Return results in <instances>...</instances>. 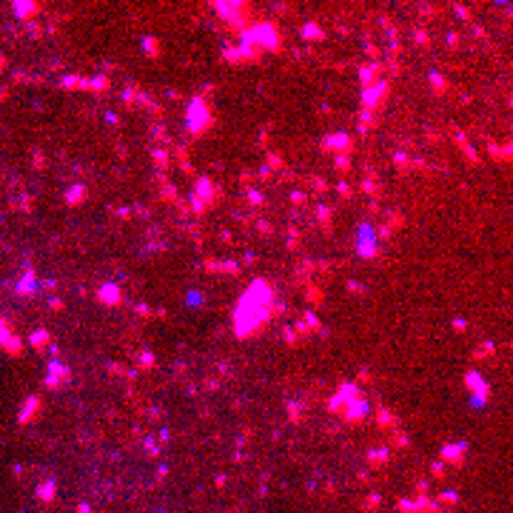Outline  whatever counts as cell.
Returning <instances> with one entry per match:
<instances>
[{
    "label": "cell",
    "mask_w": 513,
    "mask_h": 513,
    "mask_svg": "<svg viewBox=\"0 0 513 513\" xmlns=\"http://www.w3.org/2000/svg\"><path fill=\"white\" fill-rule=\"evenodd\" d=\"M359 254L362 257H374L377 254V245H374V231H371V225L365 223V225H359Z\"/></svg>",
    "instance_id": "6da1fadb"
},
{
    "label": "cell",
    "mask_w": 513,
    "mask_h": 513,
    "mask_svg": "<svg viewBox=\"0 0 513 513\" xmlns=\"http://www.w3.org/2000/svg\"><path fill=\"white\" fill-rule=\"evenodd\" d=\"M49 374H51L49 388H57L63 379H68V368L63 362H57V359H51V362H49Z\"/></svg>",
    "instance_id": "7a4b0ae2"
},
{
    "label": "cell",
    "mask_w": 513,
    "mask_h": 513,
    "mask_svg": "<svg viewBox=\"0 0 513 513\" xmlns=\"http://www.w3.org/2000/svg\"><path fill=\"white\" fill-rule=\"evenodd\" d=\"M462 456H465V442H447V445H442V459L462 462Z\"/></svg>",
    "instance_id": "3957f363"
},
{
    "label": "cell",
    "mask_w": 513,
    "mask_h": 513,
    "mask_svg": "<svg viewBox=\"0 0 513 513\" xmlns=\"http://www.w3.org/2000/svg\"><path fill=\"white\" fill-rule=\"evenodd\" d=\"M322 143H325V149H334V151H348L351 149V137H348V134H331V137H325Z\"/></svg>",
    "instance_id": "277c9868"
},
{
    "label": "cell",
    "mask_w": 513,
    "mask_h": 513,
    "mask_svg": "<svg viewBox=\"0 0 513 513\" xmlns=\"http://www.w3.org/2000/svg\"><path fill=\"white\" fill-rule=\"evenodd\" d=\"M365 414H368V402H365V399H354V402L348 405V419H351V422H359Z\"/></svg>",
    "instance_id": "5b68a950"
},
{
    "label": "cell",
    "mask_w": 513,
    "mask_h": 513,
    "mask_svg": "<svg viewBox=\"0 0 513 513\" xmlns=\"http://www.w3.org/2000/svg\"><path fill=\"white\" fill-rule=\"evenodd\" d=\"M100 299L109 302V305H117V302H120V288H117L114 282H106V285L100 288Z\"/></svg>",
    "instance_id": "8992f818"
},
{
    "label": "cell",
    "mask_w": 513,
    "mask_h": 513,
    "mask_svg": "<svg viewBox=\"0 0 513 513\" xmlns=\"http://www.w3.org/2000/svg\"><path fill=\"white\" fill-rule=\"evenodd\" d=\"M336 402L342 399V402H354V399H359V388L357 385H351V382H345V385H339V391H336Z\"/></svg>",
    "instance_id": "52a82bcc"
},
{
    "label": "cell",
    "mask_w": 513,
    "mask_h": 513,
    "mask_svg": "<svg viewBox=\"0 0 513 513\" xmlns=\"http://www.w3.org/2000/svg\"><path fill=\"white\" fill-rule=\"evenodd\" d=\"M299 34H302L305 40H322V37H325V32H322V26H319V23H305Z\"/></svg>",
    "instance_id": "ba28073f"
},
{
    "label": "cell",
    "mask_w": 513,
    "mask_h": 513,
    "mask_svg": "<svg viewBox=\"0 0 513 513\" xmlns=\"http://www.w3.org/2000/svg\"><path fill=\"white\" fill-rule=\"evenodd\" d=\"M83 197H86V185H71V188L66 191V202H68V205L83 202Z\"/></svg>",
    "instance_id": "9c48e42d"
},
{
    "label": "cell",
    "mask_w": 513,
    "mask_h": 513,
    "mask_svg": "<svg viewBox=\"0 0 513 513\" xmlns=\"http://www.w3.org/2000/svg\"><path fill=\"white\" fill-rule=\"evenodd\" d=\"M488 397H491V388H488V382H485L479 391H473V405H476V408H485V405H488Z\"/></svg>",
    "instance_id": "30bf717a"
},
{
    "label": "cell",
    "mask_w": 513,
    "mask_h": 513,
    "mask_svg": "<svg viewBox=\"0 0 513 513\" xmlns=\"http://www.w3.org/2000/svg\"><path fill=\"white\" fill-rule=\"evenodd\" d=\"M465 385H468L470 391H479L482 385H485V379H482L476 371H468V374H465Z\"/></svg>",
    "instance_id": "8fae6325"
},
{
    "label": "cell",
    "mask_w": 513,
    "mask_h": 513,
    "mask_svg": "<svg viewBox=\"0 0 513 513\" xmlns=\"http://www.w3.org/2000/svg\"><path fill=\"white\" fill-rule=\"evenodd\" d=\"M382 91H388V83H379L377 89H368V91H365V106H374V100L379 97Z\"/></svg>",
    "instance_id": "7c38bea8"
},
{
    "label": "cell",
    "mask_w": 513,
    "mask_h": 513,
    "mask_svg": "<svg viewBox=\"0 0 513 513\" xmlns=\"http://www.w3.org/2000/svg\"><path fill=\"white\" fill-rule=\"evenodd\" d=\"M143 49L149 51L151 57H157V54H160V43H157V37L146 34V37H143Z\"/></svg>",
    "instance_id": "4fadbf2b"
},
{
    "label": "cell",
    "mask_w": 513,
    "mask_h": 513,
    "mask_svg": "<svg viewBox=\"0 0 513 513\" xmlns=\"http://www.w3.org/2000/svg\"><path fill=\"white\" fill-rule=\"evenodd\" d=\"M37 496L43 499V502H51V499H54V482H43V485L37 488Z\"/></svg>",
    "instance_id": "5bb4252c"
},
{
    "label": "cell",
    "mask_w": 513,
    "mask_h": 513,
    "mask_svg": "<svg viewBox=\"0 0 513 513\" xmlns=\"http://www.w3.org/2000/svg\"><path fill=\"white\" fill-rule=\"evenodd\" d=\"M368 459H371L374 465L388 462V447H379V450H368Z\"/></svg>",
    "instance_id": "9a60e30c"
},
{
    "label": "cell",
    "mask_w": 513,
    "mask_h": 513,
    "mask_svg": "<svg viewBox=\"0 0 513 513\" xmlns=\"http://www.w3.org/2000/svg\"><path fill=\"white\" fill-rule=\"evenodd\" d=\"M86 89H94V91H103V89H109V80L106 77H94V80H86Z\"/></svg>",
    "instance_id": "2e32d148"
},
{
    "label": "cell",
    "mask_w": 513,
    "mask_h": 513,
    "mask_svg": "<svg viewBox=\"0 0 513 513\" xmlns=\"http://www.w3.org/2000/svg\"><path fill=\"white\" fill-rule=\"evenodd\" d=\"M34 9H37V6H34V3H15V12L20 17H29V15H34Z\"/></svg>",
    "instance_id": "e0dca14e"
},
{
    "label": "cell",
    "mask_w": 513,
    "mask_h": 513,
    "mask_svg": "<svg viewBox=\"0 0 513 513\" xmlns=\"http://www.w3.org/2000/svg\"><path fill=\"white\" fill-rule=\"evenodd\" d=\"M493 351H496V345H493V342H485L482 348L476 345V354H473V357H476V359H485V357H491Z\"/></svg>",
    "instance_id": "ac0fdd59"
},
{
    "label": "cell",
    "mask_w": 513,
    "mask_h": 513,
    "mask_svg": "<svg viewBox=\"0 0 513 513\" xmlns=\"http://www.w3.org/2000/svg\"><path fill=\"white\" fill-rule=\"evenodd\" d=\"M34 411H37V399H29V405H26V408H23V411H20V422H26V419H29V416L34 414Z\"/></svg>",
    "instance_id": "d6986e66"
},
{
    "label": "cell",
    "mask_w": 513,
    "mask_h": 513,
    "mask_svg": "<svg viewBox=\"0 0 513 513\" xmlns=\"http://www.w3.org/2000/svg\"><path fill=\"white\" fill-rule=\"evenodd\" d=\"M379 425L382 428H391V425H394V414H391V411H385V408H379Z\"/></svg>",
    "instance_id": "ffe728a7"
},
{
    "label": "cell",
    "mask_w": 513,
    "mask_h": 513,
    "mask_svg": "<svg viewBox=\"0 0 513 513\" xmlns=\"http://www.w3.org/2000/svg\"><path fill=\"white\" fill-rule=\"evenodd\" d=\"M43 342H49V334H46V331H37L32 336V345L34 348H43Z\"/></svg>",
    "instance_id": "44dd1931"
},
{
    "label": "cell",
    "mask_w": 513,
    "mask_h": 513,
    "mask_svg": "<svg viewBox=\"0 0 513 513\" xmlns=\"http://www.w3.org/2000/svg\"><path fill=\"white\" fill-rule=\"evenodd\" d=\"M374 71H377V66H368V68H362V71H359V77H362V83H365V86L371 83V77H374Z\"/></svg>",
    "instance_id": "7402d4cb"
},
{
    "label": "cell",
    "mask_w": 513,
    "mask_h": 513,
    "mask_svg": "<svg viewBox=\"0 0 513 513\" xmlns=\"http://www.w3.org/2000/svg\"><path fill=\"white\" fill-rule=\"evenodd\" d=\"M63 86H66V89H77V86H80V77H74V74H71V77H66V80H63Z\"/></svg>",
    "instance_id": "603a6c76"
},
{
    "label": "cell",
    "mask_w": 513,
    "mask_h": 513,
    "mask_svg": "<svg viewBox=\"0 0 513 513\" xmlns=\"http://www.w3.org/2000/svg\"><path fill=\"white\" fill-rule=\"evenodd\" d=\"M430 83L436 86V89H439V91H442V89H445V80H442V74H430Z\"/></svg>",
    "instance_id": "cb8c5ba5"
},
{
    "label": "cell",
    "mask_w": 513,
    "mask_h": 513,
    "mask_svg": "<svg viewBox=\"0 0 513 513\" xmlns=\"http://www.w3.org/2000/svg\"><path fill=\"white\" fill-rule=\"evenodd\" d=\"M336 191H339L342 197H351V185H348V182H339V185H336Z\"/></svg>",
    "instance_id": "d4e9b609"
},
{
    "label": "cell",
    "mask_w": 513,
    "mask_h": 513,
    "mask_svg": "<svg viewBox=\"0 0 513 513\" xmlns=\"http://www.w3.org/2000/svg\"><path fill=\"white\" fill-rule=\"evenodd\" d=\"M248 200L254 205H260V202H263V194H260V191H248Z\"/></svg>",
    "instance_id": "484cf974"
},
{
    "label": "cell",
    "mask_w": 513,
    "mask_h": 513,
    "mask_svg": "<svg viewBox=\"0 0 513 513\" xmlns=\"http://www.w3.org/2000/svg\"><path fill=\"white\" fill-rule=\"evenodd\" d=\"M442 502H459V493H453V491H447V493H442Z\"/></svg>",
    "instance_id": "4316f807"
},
{
    "label": "cell",
    "mask_w": 513,
    "mask_h": 513,
    "mask_svg": "<svg viewBox=\"0 0 513 513\" xmlns=\"http://www.w3.org/2000/svg\"><path fill=\"white\" fill-rule=\"evenodd\" d=\"M456 43H459V34L450 32V34H447V46H456Z\"/></svg>",
    "instance_id": "83f0119b"
},
{
    "label": "cell",
    "mask_w": 513,
    "mask_h": 513,
    "mask_svg": "<svg viewBox=\"0 0 513 513\" xmlns=\"http://www.w3.org/2000/svg\"><path fill=\"white\" fill-rule=\"evenodd\" d=\"M146 450H149V453H157V442H154V439H146Z\"/></svg>",
    "instance_id": "f1b7e54d"
},
{
    "label": "cell",
    "mask_w": 513,
    "mask_h": 513,
    "mask_svg": "<svg viewBox=\"0 0 513 513\" xmlns=\"http://www.w3.org/2000/svg\"><path fill=\"white\" fill-rule=\"evenodd\" d=\"M453 328H456V331H465V328H468V322H465V319H453Z\"/></svg>",
    "instance_id": "f546056e"
},
{
    "label": "cell",
    "mask_w": 513,
    "mask_h": 513,
    "mask_svg": "<svg viewBox=\"0 0 513 513\" xmlns=\"http://www.w3.org/2000/svg\"><path fill=\"white\" fill-rule=\"evenodd\" d=\"M442 473H445V468H442V462H436L433 465V476H442Z\"/></svg>",
    "instance_id": "4dcf8cb0"
},
{
    "label": "cell",
    "mask_w": 513,
    "mask_h": 513,
    "mask_svg": "<svg viewBox=\"0 0 513 513\" xmlns=\"http://www.w3.org/2000/svg\"><path fill=\"white\" fill-rule=\"evenodd\" d=\"M305 322H308L311 328H316V316H314V314H305Z\"/></svg>",
    "instance_id": "1f68e13d"
},
{
    "label": "cell",
    "mask_w": 513,
    "mask_h": 513,
    "mask_svg": "<svg viewBox=\"0 0 513 513\" xmlns=\"http://www.w3.org/2000/svg\"><path fill=\"white\" fill-rule=\"evenodd\" d=\"M291 200H294V202H302V200H305V194H302V191H294V194H291Z\"/></svg>",
    "instance_id": "d6a6232c"
},
{
    "label": "cell",
    "mask_w": 513,
    "mask_h": 513,
    "mask_svg": "<svg viewBox=\"0 0 513 513\" xmlns=\"http://www.w3.org/2000/svg\"><path fill=\"white\" fill-rule=\"evenodd\" d=\"M456 12H459V17H465V20H468V17H470V12H468V9H465V6H459V9H456Z\"/></svg>",
    "instance_id": "836d02e7"
},
{
    "label": "cell",
    "mask_w": 513,
    "mask_h": 513,
    "mask_svg": "<svg viewBox=\"0 0 513 513\" xmlns=\"http://www.w3.org/2000/svg\"><path fill=\"white\" fill-rule=\"evenodd\" d=\"M188 302H194V305H197V302H202V297H200V294H188Z\"/></svg>",
    "instance_id": "e575fe53"
},
{
    "label": "cell",
    "mask_w": 513,
    "mask_h": 513,
    "mask_svg": "<svg viewBox=\"0 0 513 513\" xmlns=\"http://www.w3.org/2000/svg\"><path fill=\"white\" fill-rule=\"evenodd\" d=\"M77 513H91V511H89V505H80V508H77Z\"/></svg>",
    "instance_id": "d590c367"
}]
</instances>
